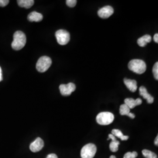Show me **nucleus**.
<instances>
[{"label": "nucleus", "mask_w": 158, "mask_h": 158, "mask_svg": "<svg viewBox=\"0 0 158 158\" xmlns=\"http://www.w3.org/2000/svg\"><path fill=\"white\" fill-rule=\"evenodd\" d=\"M14 40L11 46L13 49L19 51L25 46L27 42V38L25 34L20 31H18L14 34Z\"/></svg>", "instance_id": "nucleus-1"}, {"label": "nucleus", "mask_w": 158, "mask_h": 158, "mask_svg": "<svg viewBox=\"0 0 158 158\" xmlns=\"http://www.w3.org/2000/svg\"><path fill=\"white\" fill-rule=\"evenodd\" d=\"M128 68L130 70L135 73L143 74L147 70V65L145 62L140 59H133L128 63Z\"/></svg>", "instance_id": "nucleus-2"}, {"label": "nucleus", "mask_w": 158, "mask_h": 158, "mask_svg": "<svg viewBox=\"0 0 158 158\" xmlns=\"http://www.w3.org/2000/svg\"><path fill=\"white\" fill-rule=\"evenodd\" d=\"M114 119V115L110 112H102L99 113L97 117L96 121L98 124L107 125L113 123Z\"/></svg>", "instance_id": "nucleus-3"}, {"label": "nucleus", "mask_w": 158, "mask_h": 158, "mask_svg": "<svg viewBox=\"0 0 158 158\" xmlns=\"http://www.w3.org/2000/svg\"><path fill=\"white\" fill-rule=\"evenodd\" d=\"M52 64V60L49 57L42 56L40 57L36 63V68L38 72L44 73L47 71Z\"/></svg>", "instance_id": "nucleus-4"}, {"label": "nucleus", "mask_w": 158, "mask_h": 158, "mask_svg": "<svg viewBox=\"0 0 158 158\" xmlns=\"http://www.w3.org/2000/svg\"><path fill=\"white\" fill-rule=\"evenodd\" d=\"M97 152V147L94 143H88L83 147L80 155L81 158H93Z\"/></svg>", "instance_id": "nucleus-5"}, {"label": "nucleus", "mask_w": 158, "mask_h": 158, "mask_svg": "<svg viewBox=\"0 0 158 158\" xmlns=\"http://www.w3.org/2000/svg\"><path fill=\"white\" fill-rule=\"evenodd\" d=\"M55 36L56 38L57 42L60 45H66L70 39V36L69 32L63 29L57 31Z\"/></svg>", "instance_id": "nucleus-6"}, {"label": "nucleus", "mask_w": 158, "mask_h": 158, "mask_svg": "<svg viewBox=\"0 0 158 158\" xmlns=\"http://www.w3.org/2000/svg\"><path fill=\"white\" fill-rule=\"evenodd\" d=\"M76 85L73 83H69L67 85H61L59 86V90L62 96H70L76 90Z\"/></svg>", "instance_id": "nucleus-7"}, {"label": "nucleus", "mask_w": 158, "mask_h": 158, "mask_svg": "<svg viewBox=\"0 0 158 158\" xmlns=\"http://www.w3.org/2000/svg\"><path fill=\"white\" fill-rule=\"evenodd\" d=\"M44 147V142L40 138H37L35 141L31 143L30 145V150L33 152H39Z\"/></svg>", "instance_id": "nucleus-8"}, {"label": "nucleus", "mask_w": 158, "mask_h": 158, "mask_svg": "<svg viewBox=\"0 0 158 158\" xmlns=\"http://www.w3.org/2000/svg\"><path fill=\"white\" fill-rule=\"evenodd\" d=\"M113 13L114 9L113 7H111V6H106L102 7L98 11V15L102 18L106 19L112 15Z\"/></svg>", "instance_id": "nucleus-9"}, {"label": "nucleus", "mask_w": 158, "mask_h": 158, "mask_svg": "<svg viewBox=\"0 0 158 158\" xmlns=\"http://www.w3.org/2000/svg\"><path fill=\"white\" fill-rule=\"evenodd\" d=\"M124 104H125L128 107L130 108V110L135 107L137 106H139L142 103V101L141 99L138 98L136 100H134L132 98H127L125 99Z\"/></svg>", "instance_id": "nucleus-10"}, {"label": "nucleus", "mask_w": 158, "mask_h": 158, "mask_svg": "<svg viewBox=\"0 0 158 158\" xmlns=\"http://www.w3.org/2000/svg\"><path fill=\"white\" fill-rule=\"evenodd\" d=\"M139 94L143 97L144 99H146L148 104H152L154 101V98L148 93L147 89L144 86H141L139 88Z\"/></svg>", "instance_id": "nucleus-11"}, {"label": "nucleus", "mask_w": 158, "mask_h": 158, "mask_svg": "<svg viewBox=\"0 0 158 158\" xmlns=\"http://www.w3.org/2000/svg\"><path fill=\"white\" fill-rule=\"evenodd\" d=\"M124 82L127 87L130 90L131 92H135L137 90V82L135 80H131V79H124Z\"/></svg>", "instance_id": "nucleus-12"}, {"label": "nucleus", "mask_w": 158, "mask_h": 158, "mask_svg": "<svg viewBox=\"0 0 158 158\" xmlns=\"http://www.w3.org/2000/svg\"><path fill=\"white\" fill-rule=\"evenodd\" d=\"M28 19L30 22H40L43 19V15L38 12H32L29 14Z\"/></svg>", "instance_id": "nucleus-13"}, {"label": "nucleus", "mask_w": 158, "mask_h": 158, "mask_svg": "<svg viewBox=\"0 0 158 158\" xmlns=\"http://www.w3.org/2000/svg\"><path fill=\"white\" fill-rule=\"evenodd\" d=\"M151 40H152V38L150 35H145L141 38H139L137 40V43L139 46L145 47V46L147 45V44L151 42Z\"/></svg>", "instance_id": "nucleus-14"}, {"label": "nucleus", "mask_w": 158, "mask_h": 158, "mask_svg": "<svg viewBox=\"0 0 158 158\" xmlns=\"http://www.w3.org/2000/svg\"><path fill=\"white\" fill-rule=\"evenodd\" d=\"M17 2L19 6L27 9L30 8L34 4V0H18Z\"/></svg>", "instance_id": "nucleus-15"}, {"label": "nucleus", "mask_w": 158, "mask_h": 158, "mask_svg": "<svg viewBox=\"0 0 158 158\" xmlns=\"http://www.w3.org/2000/svg\"><path fill=\"white\" fill-rule=\"evenodd\" d=\"M111 133H112L111 134L112 135L114 136H116V137H118L119 138H120L122 141H127L129 138L128 136L124 135L120 130L114 129V130H112Z\"/></svg>", "instance_id": "nucleus-16"}, {"label": "nucleus", "mask_w": 158, "mask_h": 158, "mask_svg": "<svg viewBox=\"0 0 158 158\" xmlns=\"http://www.w3.org/2000/svg\"><path fill=\"white\" fill-rule=\"evenodd\" d=\"M130 113V108L125 104L121 105L119 108V113L121 115H128Z\"/></svg>", "instance_id": "nucleus-17"}, {"label": "nucleus", "mask_w": 158, "mask_h": 158, "mask_svg": "<svg viewBox=\"0 0 158 158\" xmlns=\"http://www.w3.org/2000/svg\"><path fill=\"white\" fill-rule=\"evenodd\" d=\"M119 145V142L117 139L115 141H112L110 144V149L111 151L113 152H116L118 150V146Z\"/></svg>", "instance_id": "nucleus-18"}, {"label": "nucleus", "mask_w": 158, "mask_h": 158, "mask_svg": "<svg viewBox=\"0 0 158 158\" xmlns=\"http://www.w3.org/2000/svg\"><path fill=\"white\" fill-rule=\"evenodd\" d=\"M142 153L145 158H158V156L156 153L147 149H143Z\"/></svg>", "instance_id": "nucleus-19"}, {"label": "nucleus", "mask_w": 158, "mask_h": 158, "mask_svg": "<svg viewBox=\"0 0 158 158\" xmlns=\"http://www.w3.org/2000/svg\"><path fill=\"white\" fill-rule=\"evenodd\" d=\"M153 74L154 76L155 79L156 80H158V62L155 63L153 67Z\"/></svg>", "instance_id": "nucleus-20"}, {"label": "nucleus", "mask_w": 158, "mask_h": 158, "mask_svg": "<svg viewBox=\"0 0 158 158\" xmlns=\"http://www.w3.org/2000/svg\"><path fill=\"white\" fill-rule=\"evenodd\" d=\"M138 156V153L135 151L132 152H127L124 156V158H136Z\"/></svg>", "instance_id": "nucleus-21"}, {"label": "nucleus", "mask_w": 158, "mask_h": 158, "mask_svg": "<svg viewBox=\"0 0 158 158\" xmlns=\"http://www.w3.org/2000/svg\"><path fill=\"white\" fill-rule=\"evenodd\" d=\"M66 5L69 6V7H74L76 4H77V1L76 0H67L66 2Z\"/></svg>", "instance_id": "nucleus-22"}, {"label": "nucleus", "mask_w": 158, "mask_h": 158, "mask_svg": "<svg viewBox=\"0 0 158 158\" xmlns=\"http://www.w3.org/2000/svg\"><path fill=\"white\" fill-rule=\"evenodd\" d=\"M10 1L8 0H0V6L4 7L9 4Z\"/></svg>", "instance_id": "nucleus-23"}, {"label": "nucleus", "mask_w": 158, "mask_h": 158, "mask_svg": "<svg viewBox=\"0 0 158 158\" xmlns=\"http://www.w3.org/2000/svg\"><path fill=\"white\" fill-rule=\"evenodd\" d=\"M46 158H58L57 156L55 153H51L47 156Z\"/></svg>", "instance_id": "nucleus-24"}, {"label": "nucleus", "mask_w": 158, "mask_h": 158, "mask_svg": "<svg viewBox=\"0 0 158 158\" xmlns=\"http://www.w3.org/2000/svg\"><path fill=\"white\" fill-rule=\"evenodd\" d=\"M153 40L156 43H158V34H156L153 36Z\"/></svg>", "instance_id": "nucleus-25"}, {"label": "nucleus", "mask_w": 158, "mask_h": 158, "mask_svg": "<svg viewBox=\"0 0 158 158\" xmlns=\"http://www.w3.org/2000/svg\"><path fill=\"white\" fill-rule=\"evenodd\" d=\"M127 116H128L129 117H130L132 119L135 118V114H133V113H129V114H128V115Z\"/></svg>", "instance_id": "nucleus-26"}, {"label": "nucleus", "mask_w": 158, "mask_h": 158, "mask_svg": "<svg viewBox=\"0 0 158 158\" xmlns=\"http://www.w3.org/2000/svg\"><path fill=\"white\" fill-rule=\"evenodd\" d=\"M2 70L1 68L0 67V81H1L2 80Z\"/></svg>", "instance_id": "nucleus-27"}, {"label": "nucleus", "mask_w": 158, "mask_h": 158, "mask_svg": "<svg viewBox=\"0 0 158 158\" xmlns=\"http://www.w3.org/2000/svg\"><path fill=\"white\" fill-rule=\"evenodd\" d=\"M155 145H156V146H158V136L157 135L156 136V139H155Z\"/></svg>", "instance_id": "nucleus-28"}, {"label": "nucleus", "mask_w": 158, "mask_h": 158, "mask_svg": "<svg viewBox=\"0 0 158 158\" xmlns=\"http://www.w3.org/2000/svg\"><path fill=\"white\" fill-rule=\"evenodd\" d=\"M110 158H116V156H114V155H111Z\"/></svg>", "instance_id": "nucleus-29"}]
</instances>
